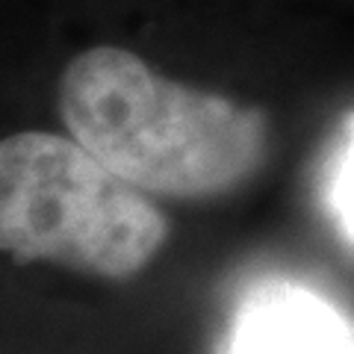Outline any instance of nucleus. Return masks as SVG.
<instances>
[{
    "instance_id": "obj_4",
    "label": "nucleus",
    "mask_w": 354,
    "mask_h": 354,
    "mask_svg": "<svg viewBox=\"0 0 354 354\" xmlns=\"http://www.w3.org/2000/svg\"><path fill=\"white\" fill-rule=\"evenodd\" d=\"M334 195H337V209H339L342 225L354 234V124H351L348 145L339 153V162H337Z\"/></svg>"
},
{
    "instance_id": "obj_2",
    "label": "nucleus",
    "mask_w": 354,
    "mask_h": 354,
    "mask_svg": "<svg viewBox=\"0 0 354 354\" xmlns=\"http://www.w3.org/2000/svg\"><path fill=\"white\" fill-rule=\"evenodd\" d=\"M169 221L145 189L74 136L12 133L0 145V242L15 263L127 281L157 257Z\"/></svg>"
},
{
    "instance_id": "obj_1",
    "label": "nucleus",
    "mask_w": 354,
    "mask_h": 354,
    "mask_svg": "<svg viewBox=\"0 0 354 354\" xmlns=\"http://www.w3.org/2000/svg\"><path fill=\"white\" fill-rule=\"evenodd\" d=\"M59 115L115 174L169 198L234 192L269 153L260 109L174 83L109 44L65 65Z\"/></svg>"
},
{
    "instance_id": "obj_3",
    "label": "nucleus",
    "mask_w": 354,
    "mask_h": 354,
    "mask_svg": "<svg viewBox=\"0 0 354 354\" xmlns=\"http://www.w3.org/2000/svg\"><path fill=\"white\" fill-rule=\"evenodd\" d=\"M227 354H354V322L301 286L274 283L245 301Z\"/></svg>"
}]
</instances>
